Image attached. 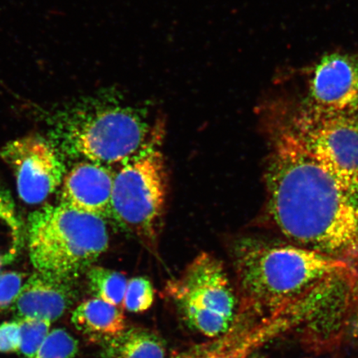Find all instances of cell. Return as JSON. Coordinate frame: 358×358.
<instances>
[{
    "instance_id": "1",
    "label": "cell",
    "mask_w": 358,
    "mask_h": 358,
    "mask_svg": "<svg viewBox=\"0 0 358 358\" xmlns=\"http://www.w3.org/2000/svg\"><path fill=\"white\" fill-rule=\"evenodd\" d=\"M271 133L266 182L275 226L296 245L358 259V201L284 129Z\"/></svg>"
},
{
    "instance_id": "2",
    "label": "cell",
    "mask_w": 358,
    "mask_h": 358,
    "mask_svg": "<svg viewBox=\"0 0 358 358\" xmlns=\"http://www.w3.org/2000/svg\"><path fill=\"white\" fill-rule=\"evenodd\" d=\"M52 141L61 155L110 169L162 140L149 111L129 104L120 92L106 88L78 98L52 117Z\"/></svg>"
},
{
    "instance_id": "3",
    "label": "cell",
    "mask_w": 358,
    "mask_h": 358,
    "mask_svg": "<svg viewBox=\"0 0 358 358\" xmlns=\"http://www.w3.org/2000/svg\"><path fill=\"white\" fill-rule=\"evenodd\" d=\"M241 312L268 317L301 301L351 263L299 245L243 238L231 248Z\"/></svg>"
},
{
    "instance_id": "4",
    "label": "cell",
    "mask_w": 358,
    "mask_h": 358,
    "mask_svg": "<svg viewBox=\"0 0 358 358\" xmlns=\"http://www.w3.org/2000/svg\"><path fill=\"white\" fill-rule=\"evenodd\" d=\"M28 245L35 270L73 280L88 271L109 245L104 218L65 205H49L30 215Z\"/></svg>"
},
{
    "instance_id": "5",
    "label": "cell",
    "mask_w": 358,
    "mask_h": 358,
    "mask_svg": "<svg viewBox=\"0 0 358 358\" xmlns=\"http://www.w3.org/2000/svg\"><path fill=\"white\" fill-rule=\"evenodd\" d=\"M167 174L159 145L152 146L114 174L110 219L147 248L155 249L163 225Z\"/></svg>"
},
{
    "instance_id": "6",
    "label": "cell",
    "mask_w": 358,
    "mask_h": 358,
    "mask_svg": "<svg viewBox=\"0 0 358 358\" xmlns=\"http://www.w3.org/2000/svg\"><path fill=\"white\" fill-rule=\"evenodd\" d=\"M168 291L191 329L217 338L230 330L236 317L237 301L225 268L208 253L195 258Z\"/></svg>"
},
{
    "instance_id": "7",
    "label": "cell",
    "mask_w": 358,
    "mask_h": 358,
    "mask_svg": "<svg viewBox=\"0 0 358 358\" xmlns=\"http://www.w3.org/2000/svg\"><path fill=\"white\" fill-rule=\"evenodd\" d=\"M283 129L358 201V115L313 110Z\"/></svg>"
},
{
    "instance_id": "8",
    "label": "cell",
    "mask_w": 358,
    "mask_h": 358,
    "mask_svg": "<svg viewBox=\"0 0 358 358\" xmlns=\"http://www.w3.org/2000/svg\"><path fill=\"white\" fill-rule=\"evenodd\" d=\"M0 156L15 173L17 194L26 203H43L64 180L62 155L52 141L41 136L8 142Z\"/></svg>"
},
{
    "instance_id": "9",
    "label": "cell",
    "mask_w": 358,
    "mask_h": 358,
    "mask_svg": "<svg viewBox=\"0 0 358 358\" xmlns=\"http://www.w3.org/2000/svg\"><path fill=\"white\" fill-rule=\"evenodd\" d=\"M315 110L340 113L358 105V55L333 53L316 65L310 85Z\"/></svg>"
},
{
    "instance_id": "10",
    "label": "cell",
    "mask_w": 358,
    "mask_h": 358,
    "mask_svg": "<svg viewBox=\"0 0 358 358\" xmlns=\"http://www.w3.org/2000/svg\"><path fill=\"white\" fill-rule=\"evenodd\" d=\"M115 172L90 161H82L62 180L61 204L104 219L111 217Z\"/></svg>"
},
{
    "instance_id": "11",
    "label": "cell",
    "mask_w": 358,
    "mask_h": 358,
    "mask_svg": "<svg viewBox=\"0 0 358 358\" xmlns=\"http://www.w3.org/2000/svg\"><path fill=\"white\" fill-rule=\"evenodd\" d=\"M73 281L36 272L22 284L13 303L17 320L38 319L52 322L59 319L73 303Z\"/></svg>"
},
{
    "instance_id": "12",
    "label": "cell",
    "mask_w": 358,
    "mask_h": 358,
    "mask_svg": "<svg viewBox=\"0 0 358 358\" xmlns=\"http://www.w3.org/2000/svg\"><path fill=\"white\" fill-rule=\"evenodd\" d=\"M71 323L85 337L104 343L127 329L120 308L96 298L84 301L76 308Z\"/></svg>"
},
{
    "instance_id": "13",
    "label": "cell",
    "mask_w": 358,
    "mask_h": 358,
    "mask_svg": "<svg viewBox=\"0 0 358 358\" xmlns=\"http://www.w3.org/2000/svg\"><path fill=\"white\" fill-rule=\"evenodd\" d=\"M106 343V355L110 358H165L163 343L146 329H125Z\"/></svg>"
},
{
    "instance_id": "14",
    "label": "cell",
    "mask_w": 358,
    "mask_h": 358,
    "mask_svg": "<svg viewBox=\"0 0 358 358\" xmlns=\"http://www.w3.org/2000/svg\"><path fill=\"white\" fill-rule=\"evenodd\" d=\"M87 280L89 289L95 298L122 307L128 281L122 273L92 266L87 271Z\"/></svg>"
},
{
    "instance_id": "15",
    "label": "cell",
    "mask_w": 358,
    "mask_h": 358,
    "mask_svg": "<svg viewBox=\"0 0 358 358\" xmlns=\"http://www.w3.org/2000/svg\"><path fill=\"white\" fill-rule=\"evenodd\" d=\"M22 243V226L15 203L8 192L0 187V244L10 250L13 256ZM4 262L3 255L0 252Z\"/></svg>"
},
{
    "instance_id": "16",
    "label": "cell",
    "mask_w": 358,
    "mask_h": 358,
    "mask_svg": "<svg viewBox=\"0 0 358 358\" xmlns=\"http://www.w3.org/2000/svg\"><path fill=\"white\" fill-rule=\"evenodd\" d=\"M78 352V343L66 330L50 331L38 351L31 358H74Z\"/></svg>"
},
{
    "instance_id": "17",
    "label": "cell",
    "mask_w": 358,
    "mask_h": 358,
    "mask_svg": "<svg viewBox=\"0 0 358 358\" xmlns=\"http://www.w3.org/2000/svg\"><path fill=\"white\" fill-rule=\"evenodd\" d=\"M155 299L154 286L145 277H134L127 281L122 307L131 313L147 311Z\"/></svg>"
},
{
    "instance_id": "18",
    "label": "cell",
    "mask_w": 358,
    "mask_h": 358,
    "mask_svg": "<svg viewBox=\"0 0 358 358\" xmlns=\"http://www.w3.org/2000/svg\"><path fill=\"white\" fill-rule=\"evenodd\" d=\"M20 353L24 358H31L50 333L52 322L38 319L20 320Z\"/></svg>"
},
{
    "instance_id": "19",
    "label": "cell",
    "mask_w": 358,
    "mask_h": 358,
    "mask_svg": "<svg viewBox=\"0 0 358 358\" xmlns=\"http://www.w3.org/2000/svg\"><path fill=\"white\" fill-rule=\"evenodd\" d=\"M24 284L22 275L16 272L0 275V313L12 306Z\"/></svg>"
},
{
    "instance_id": "20",
    "label": "cell",
    "mask_w": 358,
    "mask_h": 358,
    "mask_svg": "<svg viewBox=\"0 0 358 358\" xmlns=\"http://www.w3.org/2000/svg\"><path fill=\"white\" fill-rule=\"evenodd\" d=\"M20 321L6 322L0 324V352H20Z\"/></svg>"
},
{
    "instance_id": "21",
    "label": "cell",
    "mask_w": 358,
    "mask_h": 358,
    "mask_svg": "<svg viewBox=\"0 0 358 358\" xmlns=\"http://www.w3.org/2000/svg\"><path fill=\"white\" fill-rule=\"evenodd\" d=\"M241 351V350H240ZM203 352L189 353L177 358H240L241 352Z\"/></svg>"
},
{
    "instance_id": "22",
    "label": "cell",
    "mask_w": 358,
    "mask_h": 358,
    "mask_svg": "<svg viewBox=\"0 0 358 358\" xmlns=\"http://www.w3.org/2000/svg\"><path fill=\"white\" fill-rule=\"evenodd\" d=\"M352 334L353 338L358 342V293L353 303L351 319Z\"/></svg>"
},
{
    "instance_id": "23",
    "label": "cell",
    "mask_w": 358,
    "mask_h": 358,
    "mask_svg": "<svg viewBox=\"0 0 358 358\" xmlns=\"http://www.w3.org/2000/svg\"><path fill=\"white\" fill-rule=\"evenodd\" d=\"M4 262L3 258L2 257L1 255H0V268H1L2 264Z\"/></svg>"
}]
</instances>
